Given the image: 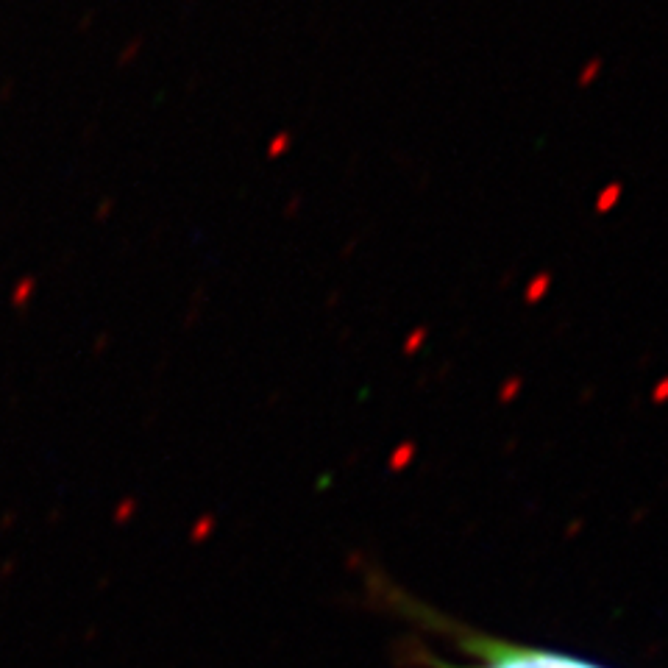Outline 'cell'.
<instances>
[{"mask_svg": "<svg viewBox=\"0 0 668 668\" xmlns=\"http://www.w3.org/2000/svg\"><path fill=\"white\" fill-rule=\"evenodd\" d=\"M424 340H426V332H424V329H415V332H412L410 340H407V343H404V351H407V354H412V351H415V348L421 346V343H424Z\"/></svg>", "mask_w": 668, "mask_h": 668, "instance_id": "5b68a950", "label": "cell"}, {"mask_svg": "<svg viewBox=\"0 0 668 668\" xmlns=\"http://www.w3.org/2000/svg\"><path fill=\"white\" fill-rule=\"evenodd\" d=\"M518 387H521V382H518V379H510V382H507V385H504V390H501V399L507 401L510 399V396H515V393H518Z\"/></svg>", "mask_w": 668, "mask_h": 668, "instance_id": "8992f818", "label": "cell"}, {"mask_svg": "<svg viewBox=\"0 0 668 668\" xmlns=\"http://www.w3.org/2000/svg\"><path fill=\"white\" fill-rule=\"evenodd\" d=\"M621 193H624V190H621L618 181L607 184L602 193H599V198H596V209H599V212H610V209L621 201Z\"/></svg>", "mask_w": 668, "mask_h": 668, "instance_id": "7a4b0ae2", "label": "cell"}, {"mask_svg": "<svg viewBox=\"0 0 668 668\" xmlns=\"http://www.w3.org/2000/svg\"><path fill=\"white\" fill-rule=\"evenodd\" d=\"M287 145H290V137H287V134H282L279 140L273 142V148H270V156H279V151H282V148H287Z\"/></svg>", "mask_w": 668, "mask_h": 668, "instance_id": "52a82bcc", "label": "cell"}, {"mask_svg": "<svg viewBox=\"0 0 668 668\" xmlns=\"http://www.w3.org/2000/svg\"><path fill=\"white\" fill-rule=\"evenodd\" d=\"M666 396H668V376H666V379H663V382H660V387H657V390H655V399L657 401H663V399H666Z\"/></svg>", "mask_w": 668, "mask_h": 668, "instance_id": "ba28073f", "label": "cell"}, {"mask_svg": "<svg viewBox=\"0 0 668 668\" xmlns=\"http://www.w3.org/2000/svg\"><path fill=\"white\" fill-rule=\"evenodd\" d=\"M429 621L437 624V630L443 635H449L457 649V657L421 655V663L426 660L429 668H610L582 655L560 652V649L507 641L499 635H485V632L465 630L454 624L446 627L440 616H432Z\"/></svg>", "mask_w": 668, "mask_h": 668, "instance_id": "6da1fadb", "label": "cell"}, {"mask_svg": "<svg viewBox=\"0 0 668 668\" xmlns=\"http://www.w3.org/2000/svg\"><path fill=\"white\" fill-rule=\"evenodd\" d=\"M549 287H552V276H549V273H538V276L527 284L529 304H535V301H540V298L546 296V290H549Z\"/></svg>", "mask_w": 668, "mask_h": 668, "instance_id": "3957f363", "label": "cell"}, {"mask_svg": "<svg viewBox=\"0 0 668 668\" xmlns=\"http://www.w3.org/2000/svg\"><path fill=\"white\" fill-rule=\"evenodd\" d=\"M599 70H602V62H599V59H593L591 65H588L585 70H582V73H579V87H588L593 78L599 76Z\"/></svg>", "mask_w": 668, "mask_h": 668, "instance_id": "277c9868", "label": "cell"}]
</instances>
